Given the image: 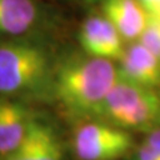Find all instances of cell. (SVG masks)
I'll list each match as a JSON object with an SVG mask.
<instances>
[{
    "instance_id": "13",
    "label": "cell",
    "mask_w": 160,
    "mask_h": 160,
    "mask_svg": "<svg viewBox=\"0 0 160 160\" xmlns=\"http://www.w3.org/2000/svg\"><path fill=\"white\" fill-rule=\"evenodd\" d=\"M138 2L146 9L148 16L160 18V0H138Z\"/></svg>"
},
{
    "instance_id": "2",
    "label": "cell",
    "mask_w": 160,
    "mask_h": 160,
    "mask_svg": "<svg viewBox=\"0 0 160 160\" xmlns=\"http://www.w3.org/2000/svg\"><path fill=\"white\" fill-rule=\"evenodd\" d=\"M56 63L40 38L0 42V95L19 100L51 96Z\"/></svg>"
},
{
    "instance_id": "7",
    "label": "cell",
    "mask_w": 160,
    "mask_h": 160,
    "mask_svg": "<svg viewBox=\"0 0 160 160\" xmlns=\"http://www.w3.org/2000/svg\"><path fill=\"white\" fill-rule=\"evenodd\" d=\"M0 160H66L58 131L43 119L36 118L27 136Z\"/></svg>"
},
{
    "instance_id": "15",
    "label": "cell",
    "mask_w": 160,
    "mask_h": 160,
    "mask_svg": "<svg viewBox=\"0 0 160 160\" xmlns=\"http://www.w3.org/2000/svg\"><path fill=\"white\" fill-rule=\"evenodd\" d=\"M79 2H82V3H86V4H93V3L99 2V0H79Z\"/></svg>"
},
{
    "instance_id": "4",
    "label": "cell",
    "mask_w": 160,
    "mask_h": 160,
    "mask_svg": "<svg viewBox=\"0 0 160 160\" xmlns=\"http://www.w3.org/2000/svg\"><path fill=\"white\" fill-rule=\"evenodd\" d=\"M133 147L129 131L103 120L79 124L72 138L76 160H120L129 156Z\"/></svg>"
},
{
    "instance_id": "1",
    "label": "cell",
    "mask_w": 160,
    "mask_h": 160,
    "mask_svg": "<svg viewBox=\"0 0 160 160\" xmlns=\"http://www.w3.org/2000/svg\"><path fill=\"white\" fill-rule=\"evenodd\" d=\"M119 79L112 60L72 55L56 63L51 98L68 116L98 118L104 99Z\"/></svg>"
},
{
    "instance_id": "12",
    "label": "cell",
    "mask_w": 160,
    "mask_h": 160,
    "mask_svg": "<svg viewBox=\"0 0 160 160\" xmlns=\"http://www.w3.org/2000/svg\"><path fill=\"white\" fill-rule=\"evenodd\" d=\"M129 160H160V153L155 151L146 140H143L136 147H133L129 153Z\"/></svg>"
},
{
    "instance_id": "14",
    "label": "cell",
    "mask_w": 160,
    "mask_h": 160,
    "mask_svg": "<svg viewBox=\"0 0 160 160\" xmlns=\"http://www.w3.org/2000/svg\"><path fill=\"white\" fill-rule=\"evenodd\" d=\"M144 140H146L155 151L160 153V127H155L152 129H149Z\"/></svg>"
},
{
    "instance_id": "3",
    "label": "cell",
    "mask_w": 160,
    "mask_h": 160,
    "mask_svg": "<svg viewBox=\"0 0 160 160\" xmlns=\"http://www.w3.org/2000/svg\"><path fill=\"white\" fill-rule=\"evenodd\" d=\"M96 119L127 131H149L160 120V95L119 76Z\"/></svg>"
},
{
    "instance_id": "11",
    "label": "cell",
    "mask_w": 160,
    "mask_h": 160,
    "mask_svg": "<svg viewBox=\"0 0 160 160\" xmlns=\"http://www.w3.org/2000/svg\"><path fill=\"white\" fill-rule=\"evenodd\" d=\"M139 42L160 58V18L149 16L147 27Z\"/></svg>"
},
{
    "instance_id": "9",
    "label": "cell",
    "mask_w": 160,
    "mask_h": 160,
    "mask_svg": "<svg viewBox=\"0 0 160 160\" xmlns=\"http://www.w3.org/2000/svg\"><path fill=\"white\" fill-rule=\"evenodd\" d=\"M118 63L120 78L147 88L160 87V58L140 42L129 43Z\"/></svg>"
},
{
    "instance_id": "5",
    "label": "cell",
    "mask_w": 160,
    "mask_h": 160,
    "mask_svg": "<svg viewBox=\"0 0 160 160\" xmlns=\"http://www.w3.org/2000/svg\"><path fill=\"white\" fill-rule=\"evenodd\" d=\"M46 9L36 0H0V42L39 38Z\"/></svg>"
},
{
    "instance_id": "10",
    "label": "cell",
    "mask_w": 160,
    "mask_h": 160,
    "mask_svg": "<svg viewBox=\"0 0 160 160\" xmlns=\"http://www.w3.org/2000/svg\"><path fill=\"white\" fill-rule=\"evenodd\" d=\"M102 9L124 42H139L149 16L138 0H103Z\"/></svg>"
},
{
    "instance_id": "8",
    "label": "cell",
    "mask_w": 160,
    "mask_h": 160,
    "mask_svg": "<svg viewBox=\"0 0 160 160\" xmlns=\"http://www.w3.org/2000/svg\"><path fill=\"white\" fill-rule=\"evenodd\" d=\"M36 118L23 100L0 95V156L23 142Z\"/></svg>"
},
{
    "instance_id": "6",
    "label": "cell",
    "mask_w": 160,
    "mask_h": 160,
    "mask_svg": "<svg viewBox=\"0 0 160 160\" xmlns=\"http://www.w3.org/2000/svg\"><path fill=\"white\" fill-rule=\"evenodd\" d=\"M78 38L84 53L93 58L118 62L126 49V42L104 15H89L80 26Z\"/></svg>"
}]
</instances>
